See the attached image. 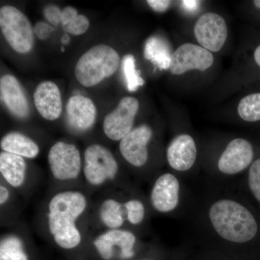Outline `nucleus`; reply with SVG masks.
<instances>
[{"label": "nucleus", "instance_id": "obj_1", "mask_svg": "<svg viewBox=\"0 0 260 260\" xmlns=\"http://www.w3.org/2000/svg\"><path fill=\"white\" fill-rule=\"evenodd\" d=\"M194 198L187 215L194 237L219 252L260 255V211L242 192L213 187Z\"/></svg>", "mask_w": 260, "mask_h": 260}, {"label": "nucleus", "instance_id": "obj_2", "mask_svg": "<svg viewBox=\"0 0 260 260\" xmlns=\"http://www.w3.org/2000/svg\"><path fill=\"white\" fill-rule=\"evenodd\" d=\"M88 208V200L78 189H63L48 201L46 222L51 240L61 250L70 252L83 242L79 221Z\"/></svg>", "mask_w": 260, "mask_h": 260}, {"label": "nucleus", "instance_id": "obj_3", "mask_svg": "<svg viewBox=\"0 0 260 260\" xmlns=\"http://www.w3.org/2000/svg\"><path fill=\"white\" fill-rule=\"evenodd\" d=\"M194 197L183 182V179L172 172L158 174L152 179L149 192V208L158 215L179 217L187 215Z\"/></svg>", "mask_w": 260, "mask_h": 260}, {"label": "nucleus", "instance_id": "obj_4", "mask_svg": "<svg viewBox=\"0 0 260 260\" xmlns=\"http://www.w3.org/2000/svg\"><path fill=\"white\" fill-rule=\"evenodd\" d=\"M149 210L148 200L139 195L123 200L108 198L99 205L98 217L106 229L128 228L138 232L148 220Z\"/></svg>", "mask_w": 260, "mask_h": 260}, {"label": "nucleus", "instance_id": "obj_5", "mask_svg": "<svg viewBox=\"0 0 260 260\" xmlns=\"http://www.w3.org/2000/svg\"><path fill=\"white\" fill-rule=\"evenodd\" d=\"M255 160L252 144L242 138H234L229 142L217 160L210 186L229 187V183L240 179Z\"/></svg>", "mask_w": 260, "mask_h": 260}, {"label": "nucleus", "instance_id": "obj_6", "mask_svg": "<svg viewBox=\"0 0 260 260\" xmlns=\"http://www.w3.org/2000/svg\"><path fill=\"white\" fill-rule=\"evenodd\" d=\"M140 237L128 228L106 229L94 238L92 246L101 260H133L143 256L145 246Z\"/></svg>", "mask_w": 260, "mask_h": 260}, {"label": "nucleus", "instance_id": "obj_7", "mask_svg": "<svg viewBox=\"0 0 260 260\" xmlns=\"http://www.w3.org/2000/svg\"><path fill=\"white\" fill-rule=\"evenodd\" d=\"M119 63V54L113 48L99 44L80 58L75 66V77L83 86H94L114 75Z\"/></svg>", "mask_w": 260, "mask_h": 260}, {"label": "nucleus", "instance_id": "obj_8", "mask_svg": "<svg viewBox=\"0 0 260 260\" xmlns=\"http://www.w3.org/2000/svg\"><path fill=\"white\" fill-rule=\"evenodd\" d=\"M119 174V164L109 149L100 144H92L85 149L83 174L89 185L100 187L115 181Z\"/></svg>", "mask_w": 260, "mask_h": 260}, {"label": "nucleus", "instance_id": "obj_9", "mask_svg": "<svg viewBox=\"0 0 260 260\" xmlns=\"http://www.w3.org/2000/svg\"><path fill=\"white\" fill-rule=\"evenodd\" d=\"M0 28L15 51L26 54L34 47V28L26 15L18 8L5 5L0 9Z\"/></svg>", "mask_w": 260, "mask_h": 260}, {"label": "nucleus", "instance_id": "obj_10", "mask_svg": "<svg viewBox=\"0 0 260 260\" xmlns=\"http://www.w3.org/2000/svg\"><path fill=\"white\" fill-rule=\"evenodd\" d=\"M47 160L51 176L56 181L72 182L83 173L81 154L72 143L56 142L49 149Z\"/></svg>", "mask_w": 260, "mask_h": 260}, {"label": "nucleus", "instance_id": "obj_11", "mask_svg": "<svg viewBox=\"0 0 260 260\" xmlns=\"http://www.w3.org/2000/svg\"><path fill=\"white\" fill-rule=\"evenodd\" d=\"M153 130L146 124L134 128L119 141V151L128 164L141 170L148 164L149 145L153 139Z\"/></svg>", "mask_w": 260, "mask_h": 260}, {"label": "nucleus", "instance_id": "obj_12", "mask_svg": "<svg viewBox=\"0 0 260 260\" xmlns=\"http://www.w3.org/2000/svg\"><path fill=\"white\" fill-rule=\"evenodd\" d=\"M139 109V102L133 97H124L113 112L104 119L103 130L109 139L120 141L134 128L135 116Z\"/></svg>", "mask_w": 260, "mask_h": 260}, {"label": "nucleus", "instance_id": "obj_13", "mask_svg": "<svg viewBox=\"0 0 260 260\" xmlns=\"http://www.w3.org/2000/svg\"><path fill=\"white\" fill-rule=\"evenodd\" d=\"M198 147L190 135H176L168 145L166 158L172 172L183 179L184 174L193 170L198 159Z\"/></svg>", "mask_w": 260, "mask_h": 260}, {"label": "nucleus", "instance_id": "obj_14", "mask_svg": "<svg viewBox=\"0 0 260 260\" xmlns=\"http://www.w3.org/2000/svg\"><path fill=\"white\" fill-rule=\"evenodd\" d=\"M194 32L200 46L209 51H220L226 42V23L216 13H207L201 15L195 23Z\"/></svg>", "mask_w": 260, "mask_h": 260}, {"label": "nucleus", "instance_id": "obj_15", "mask_svg": "<svg viewBox=\"0 0 260 260\" xmlns=\"http://www.w3.org/2000/svg\"><path fill=\"white\" fill-rule=\"evenodd\" d=\"M214 56L201 46L186 43L176 49L172 55L170 70L172 75L184 74L191 70L205 71L213 65Z\"/></svg>", "mask_w": 260, "mask_h": 260}, {"label": "nucleus", "instance_id": "obj_16", "mask_svg": "<svg viewBox=\"0 0 260 260\" xmlns=\"http://www.w3.org/2000/svg\"><path fill=\"white\" fill-rule=\"evenodd\" d=\"M96 114V107L93 101L83 95L72 96L66 106L67 123L75 133H83L91 129Z\"/></svg>", "mask_w": 260, "mask_h": 260}, {"label": "nucleus", "instance_id": "obj_17", "mask_svg": "<svg viewBox=\"0 0 260 260\" xmlns=\"http://www.w3.org/2000/svg\"><path fill=\"white\" fill-rule=\"evenodd\" d=\"M34 101L38 112L46 120H56L60 116L62 102L56 84L51 81L39 83L34 92Z\"/></svg>", "mask_w": 260, "mask_h": 260}, {"label": "nucleus", "instance_id": "obj_18", "mask_svg": "<svg viewBox=\"0 0 260 260\" xmlns=\"http://www.w3.org/2000/svg\"><path fill=\"white\" fill-rule=\"evenodd\" d=\"M1 99L12 114L20 119L28 116L30 107L21 85L11 75H5L0 79Z\"/></svg>", "mask_w": 260, "mask_h": 260}, {"label": "nucleus", "instance_id": "obj_19", "mask_svg": "<svg viewBox=\"0 0 260 260\" xmlns=\"http://www.w3.org/2000/svg\"><path fill=\"white\" fill-rule=\"evenodd\" d=\"M0 174L7 185L13 189H20L28 179V164L23 157L1 152Z\"/></svg>", "mask_w": 260, "mask_h": 260}, {"label": "nucleus", "instance_id": "obj_20", "mask_svg": "<svg viewBox=\"0 0 260 260\" xmlns=\"http://www.w3.org/2000/svg\"><path fill=\"white\" fill-rule=\"evenodd\" d=\"M2 150L24 158H37L40 153L39 145L27 135L19 132H10L0 142Z\"/></svg>", "mask_w": 260, "mask_h": 260}, {"label": "nucleus", "instance_id": "obj_21", "mask_svg": "<svg viewBox=\"0 0 260 260\" xmlns=\"http://www.w3.org/2000/svg\"><path fill=\"white\" fill-rule=\"evenodd\" d=\"M0 260H34L26 240L18 232L5 233L0 239Z\"/></svg>", "mask_w": 260, "mask_h": 260}, {"label": "nucleus", "instance_id": "obj_22", "mask_svg": "<svg viewBox=\"0 0 260 260\" xmlns=\"http://www.w3.org/2000/svg\"><path fill=\"white\" fill-rule=\"evenodd\" d=\"M172 54L170 47L165 39L160 37H152L147 40L144 49L145 58L159 70L170 68Z\"/></svg>", "mask_w": 260, "mask_h": 260}, {"label": "nucleus", "instance_id": "obj_23", "mask_svg": "<svg viewBox=\"0 0 260 260\" xmlns=\"http://www.w3.org/2000/svg\"><path fill=\"white\" fill-rule=\"evenodd\" d=\"M241 190L260 211V157L251 164L240 179Z\"/></svg>", "mask_w": 260, "mask_h": 260}, {"label": "nucleus", "instance_id": "obj_24", "mask_svg": "<svg viewBox=\"0 0 260 260\" xmlns=\"http://www.w3.org/2000/svg\"><path fill=\"white\" fill-rule=\"evenodd\" d=\"M238 114L247 122L260 121V93L249 94L243 98L238 106Z\"/></svg>", "mask_w": 260, "mask_h": 260}, {"label": "nucleus", "instance_id": "obj_25", "mask_svg": "<svg viewBox=\"0 0 260 260\" xmlns=\"http://www.w3.org/2000/svg\"><path fill=\"white\" fill-rule=\"evenodd\" d=\"M122 71L129 91H135L144 84L139 70H137L135 56L133 54H127L123 58Z\"/></svg>", "mask_w": 260, "mask_h": 260}, {"label": "nucleus", "instance_id": "obj_26", "mask_svg": "<svg viewBox=\"0 0 260 260\" xmlns=\"http://www.w3.org/2000/svg\"><path fill=\"white\" fill-rule=\"evenodd\" d=\"M90 26V22L86 16L79 15L69 25L63 27L64 31L74 36L82 35L85 34Z\"/></svg>", "mask_w": 260, "mask_h": 260}, {"label": "nucleus", "instance_id": "obj_27", "mask_svg": "<svg viewBox=\"0 0 260 260\" xmlns=\"http://www.w3.org/2000/svg\"><path fill=\"white\" fill-rule=\"evenodd\" d=\"M44 15L48 21L54 26L61 23V10L56 5H49L45 7Z\"/></svg>", "mask_w": 260, "mask_h": 260}, {"label": "nucleus", "instance_id": "obj_28", "mask_svg": "<svg viewBox=\"0 0 260 260\" xmlns=\"http://www.w3.org/2000/svg\"><path fill=\"white\" fill-rule=\"evenodd\" d=\"M54 28L46 22H38L34 25V32L40 40H46L50 37Z\"/></svg>", "mask_w": 260, "mask_h": 260}, {"label": "nucleus", "instance_id": "obj_29", "mask_svg": "<svg viewBox=\"0 0 260 260\" xmlns=\"http://www.w3.org/2000/svg\"><path fill=\"white\" fill-rule=\"evenodd\" d=\"M78 10L73 7H67L61 10V23L63 27L69 25L78 16Z\"/></svg>", "mask_w": 260, "mask_h": 260}, {"label": "nucleus", "instance_id": "obj_30", "mask_svg": "<svg viewBox=\"0 0 260 260\" xmlns=\"http://www.w3.org/2000/svg\"><path fill=\"white\" fill-rule=\"evenodd\" d=\"M147 3L155 11L164 13L167 11L172 2L167 0H148Z\"/></svg>", "mask_w": 260, "mask_h": 260}, {"label": "nucleus", "instance_id": "obj_31", "mask_svg": "<svg viewBox=\"0 0 260 260\" xmlns=\"http://www.w3.org/2000/svg\"><path fill=\"white\" fill-rule=\"evenodd\" d=\"M10 188V186L7 185L5 182L1 183L0 184V205L2 208L9 203L11 198Z\"/></svg>", "mask_w": 260, "mask_h": 260}, {"label": "nucleus", "instance_id": "obj_32", "mask_svg": "<svg viewBox=\"0 0 260 260\" xmlns=\"http://www.w3.org/2000/svg\"><path fill=\"white\" fill-rule=\"evenodd\" d=\"M198 1H184L182 2V5L186 10L192 11V10H196L197 6H198Z\"/></svg>", "mask_w": 260, "mask_h": 260}, {"label": "nucleus", "instance_id": "obj_33", "mask_svg": "<svg viewBox=\"0 0 260 260\" xmlns=\"http://www.w3.org/2000/svg\"><path fill=\"white\" fill-rule=\"evenodd\" d=\"M254 58L255 62L260 68V45L256 48L254 53Z\"/></svg>", "mask_w": 260, "mask_h": 260}, {"label": "nucleus", "instance_id": "obj_34", "mask_svg": "<svg viewBox=\"0 0 260 260\" xmlns=\"http://www.w3.org/2000/svg\"><path fill=\"white\" fill-rule=\"evenodd\" d=\"M61 42L62 44H68L70 42V37L68 34H65L63 35L61 39Z\"/></svg>", "mask_w": 260, "mask_h": 260}, {"label": "nucleus", "instance_id": "obj_35", "mask_svg": "<svg viewBox=\"0 0 260 260\" xmlns=\"http://www.w3.org/2000/svg\"><path fill=\"white\" fill-rule=\"evenodd\" d=\"M133 260H158L157 258L153 257V256H141L140 257L137 258V259Z\"/></svg>", "mask_w": 260, "mask_h": 260}, {"label": "nucleus", "instance_id": "obj_36", "mask_svg": "<svg viewBox=\"0 0 260 260\" xmlns=\"http://www.w3.org/2000/svg\"><path fill=\"white\" fill-rule=\"evenodd\" d=\"M253 3L255 5L256 8L260 10V0H255V1L253 2Z\"/></svg>", "mask_w": 260, "mask_h": 260}, {"label": "nucleus", "instance_id": "obj_37", "mask_svg": "<svg viewBox=\"0 0 260 260\" xmlns=\"http://www.w3.org/2000/svg\"><path fill=\"white\" fill-rule=\"evenodd\" d=\"M61 51H62V52H64V47H61Z\"/></svg>", "mask_w": 260, "mask_h": 260}]
</instances>
